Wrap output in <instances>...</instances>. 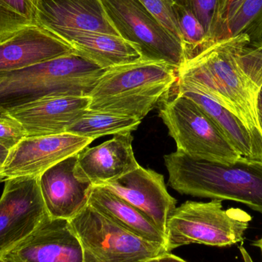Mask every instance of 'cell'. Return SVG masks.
Instances as JSON below:
<instances>
[{
	"instance_id": "cell-1",
	"label": "cell",
	"mask_w": 262,
	"mask_h": 262,
	"mask_svg": "<svg viewBox=\"0 0 262 262\" xmlns=\"http://www.w3.org/2000/svg\"><path fill=\"white\" fill-rule=\"evenodd\" d=\"M179 89L200 92L238 116L262 137L258 102L262 44L238 35L212 45L177 70Z\"/></svg>"
},
{
	"instance_id": "cell-2",
	"label": "cell",
	"mask_w": 262,
	"mask_h": 262,
	"mask_svg": "<svg viewBox=\"0 0 262 262\" xmlns=\"http://www.w3.org/2000/svg\"><path fill=\"white\" fill-rule=\"evenodd\" d=\"M169 186L182 195L243 203L262 214V162L206 161L180 150L163 157Z\"/></svg>"
},
{
	"instance_id": "cell-3",
	"label": "cell",
	"mask_w": 262,
	"mask_h": 262,
	"mask_svg": "<svg viewBox=\"0 0 262 262\" xmlns=\"http://www.w3.org/2000/svg\"><path fill=\"white\" fill-rule=\"evenodd\" d=\"M107 69L78 52L0 73V112L58 96L89 97Z\"/></svg>"
},
{
	"instance_id": "cell-4",
	"label": "cell",
	"mask_w": 262,
	"mask_h": 262,
	"mask_svg": "<svg viewBox=\"0 0 262 262\" xmlns=\"http://www.w3.org/2000/svg\"><path fill=\"white\" fill-rule=\"evenodd\" d=\"M177 79V69L166 63L140 61L111 68L89 95V109L142 121Z\"/></svg>"
},
{
	"instance_id": "cell-5",
	"label": "cell",
	"mask_w": 262,
	"mask_h": 262,
	"mask_svg": "<svg viewBox=\"0 0 262 262\" xmlns=\"http://www.w3.org/2000/svg\"><path fill=\"white\" fill-rule=\"evenodd\" d=\"M157 107L177 150L215 163H232L241 158L215 121L175 84Z\"/></svg>"
},
{
	"instance_id": "cell-6",
	"label": "cell",
	"mask_w": 262,
	"mask_h": 262,
	"mask_svg": "<svg viewBox=\"0 0 262 262\" xmlns=\"http://www.w3.org/2000/svg\"><path fill=\"white\" fill-rule=\"evenodd\" d=\"M252 216L238 208L223 209L222 200L186 201L176 208L166 224L167 252L189 244L226 247L240 243Z\"/></svg>"
},
{
	"instance_id": "cell-7",
	"label": "cell",
	"mask_w": 262,
	"mask_h": 262,
	"mask_svg": "<svg viewBox=\"0 0 262 262\" xmlns=\"http://www.w3.org/2000/svg\"><path fill=\"white\" fill-rule=\"evenodd\" d=\"M69 223L84 262H145L169 253L166 246L131 233L89 204Z\"/></svg>"
},
{
	"instance_id": "cell-8",
	"label": "cell",
	"mask_w": 262,
	"mask_h": 262,
	"mask_svg": "<svg viewBox=\"0 0 262 262\" xmlns=\"http://www.w3.org/2000/svg\"><path fill=\"white\" fill-rule=\"evenodd\" d=\"M109 21L121 38L137 48L142 61L180 69L186 63L183 45L139 0H101Z\"/></svg>"
},
{
	"instance_id": "cell-9",
	"label": "cell",
	"mask_w": 262,
	"mask_h": 262,
	"mask_svg": "<svg viewBox=\"0 0 262 262\" xmlns=\"http://www.w3.org/2000/svg\"><path fill=\"white\" fill-rule=\"evenodd\" d=\"M0 197V257L30 235L49 216L38 177L4 182Z\"/></svg>"
},
{
	"instance_id": "cell-10",
	"label": "cell",
	"mask_w": 262,
	"mask_h": 262,
	"mask_svg": "<svg viewBox=\"0 0 262 262\" xmlns=\"http://www.w3.org/2000/svg\"><path fill=\"white\" fill-rule=\"evenodd\" d=\"M93 141L70 133L26 137L9 150L0 172L2 182L39 177L54 165L78 154Z\"/></svg>"
},
{
	"instance_id": "cell-11",
	"label": "cell",
	"mask_w": 262,
	"mask_h": 262,
	"mask_svg": "<svg viewBox=\"0 0 262 262\" xmlns=\"http://www.w3.org/2000/svg\"><path fill=\"white\" fill-rule=\"evenodd\" d=\"M0 258L6 262H84L82 247L69 220L49 215Z\"/></svg>"
},
{
	"instance_id": "cell-12",
	"label": "cell",
	"mask_w": 262,
	"mask_h": 262,
	"mask_svg": "<svg viewBox=\"0 0 262 262\" xmlns=\"http://www.w3.org/2000/svg\"><path fill=\"white\" fill-rule=\"evenodd\" d=\"M102 186L141 211L165 234L177 200L168 192L163 175L140 166Z\"/></svg>"
},
{
	"instance_id": "cell-13",
	"label": "cell",
	"mask_w": 262,
	"mask_h": 262,
	"mask_svg": "<svg viewBox=\"0 0 262 262\" xmlns=\"http://www.w3.org/2000/svg\"><path fill=\"white\" fill-rule=\"evenodd\" d=\"M78 154L54 165L38 177L46 211L52 219L70 220L89 204L94 186L77 178Z\"/></svg>"
},
{
	"instance_id": "cell-14",
	"label": "cell",
	"mask_w": 262,
	"mask_h": 262,
	"mask_svg": "<svg viewBox=\"0 0 262 262\" xmlns=\"http://www.w3.org/2000/svg\"><path fill=\"white\" fill-rule=\"evenodd\" d=\"M131 132L116 134L113 138L78 154L75 175L93 186H104L140 166L133 150Z\"/></svg>"
},
{
	"instance_id": "cell-15",
	"label": "cell",
	"mask_w": 262,
	"mask_h": 262,
	"mask_svg": "<svg viewBox=\"0 0 262 262\" xmlns=\"http://www.w3.org/2000/svg\"><path fill=\"white\" fill-rule=\"evenodd\" d=\"M89 97L58 96L43 98L7 112L21 124L26 137L67 133L89 108Z\"/></svg>"
},
{
	"instance_id": "cell-16",
	"label": "cell",
	"mask_w": 262,
	"mask_h": 262,
	"mask_svg": "<svg viewBox=\"0 0 262 262\" xmlns=\"http://www.w3.org/2000/svg\"><path fill=\"white\" fill-rule=\"evenodd\" d=\"M36 23L52 34L82 30L120 36L101 0H36Z\"/></svg>"
},
{
	"instance_id": "cell-17",
	"label": "cell",
	"mask_w": 262,
	"mask_h": 262,
	"mask_svg": "<svg viewBox=\"0 0 262 262\" xmlns=\"http://www.w3.org/2000/svg\"><path fill=\"white\" fill-rule=\"evenodd\" d=\"M66 41L38 26H29L0 40V73L26 69L75 53Z\"/></svg>"
},
{
	"instance_id": "cell-18",
	"label": "cell",
	"mask_w": 262,
	"mask_h": 262,
	"mask_svg": "<svg viewBox=\"0 0 262 262\" xmlns=\"http://www.w3.org/2000/svg\"><path fill=\"white\" fill-rule=\"evenodd\" d=\"M52 34L103 69L142 61L137 48L118 35L82 30H59Z\"/></svg>"
},
{
	"instance_id": "cell-19",
	"label": "cell",
	"mask_w": 262,
	"mask_h": 262,
	"mask_svg": "<svg viewBox=\"0 0 262 262\" xmlns=\"http://www.w3.org/2000/svg\"><path fill=\"white\" fill-rule=\"evenodd\" d=\"M89 204L131 233L166 246L165 234L150 219L104 186H94Z\"/></svg>"
},
{
	"instance_id": "cell-20",
	"label": "cell",
	"mask_w": 262,
	"mask_h": 262,
	"mask_svg": "<svg viewBox=\"0 0 262 262\" xmlns=\"http://www.w3.org/2000/svg\"><path fill=\"white\" fill-rule=\"evenodd\" d=\"M179 92L195 101L218 125L229 143L240 156L262 162V137L250 130L235 114L209 97L188 89L177 87Z\"/></svg>"
},
{
	"instance_id": "cell-21",
	"label": "cell",
	"mask_w": 262,
	"mask_h": 262,
	"mask_svg": "<svg viewBox=\"0 0 262 262\" xmlns=\"http://www.w3.org/2000/svg\"><path fill=\"white\" fill-rule=\"evenodd\" d=\"M141 121L126 115L88 108L67 133L96 140L106 135L127 134L137 130Z\"/></svg>"
},
{
	"instance_id": "cell-22",
	"label": "cell",
	"mask_w": 262,
	"mask_h": 262,
	"mask_svg": "<svg viewBox=\"0 0 262 262\" xmlns=\"http://www.w3.org/2000/svg\"><path fill=\"white\" fill-rule=\"evenodd\" d=\"M243 34L252 42L262 44V0H240L225 26L220 41Z\"/></svg>"
},
{
	"instance_id": "cell-23",
	"label": "cell",
	"mask_w": 262,
	"mask_h": 262,
	"mask_svg": "<svg viewBox=\"0 0 262 262\" xmlns=\"http://www.w3.org/2000/svg\"><path fill=\"white\" fill-rule=\"evenodd\" d=\"M173 10L186 61L192 59L214 45L198 18L188 8L174 3Z\"/></svg>"
},
{
	"instance_id": "cell-24",
	"label": "cell",
	"mask_w": 262,
	"mask_h": 262,
	"mask_svg": "<svg viewBox=\"0 0 262 262\" xmlns=\"http://www.w3.org/2000/svg\"><path fill=\"white\" fill-rule=\"evenodd\" d=\"M36 25V0H0V40Z\"/></svg>"
},
{
	"instance_id": "cell-25",
	"label": "cell",
	"mask_w": 262,
	"mask_h": 262,
	"mask_svg": "<svg viewBox=\"0 0 262 262\" xmlns=\"http://www.w3.org/2000/svg\"><path fill=\"white\" fill-rule=\"evenodd\" d=\"M188 8L195 15L213 44L216 43L220 21V0H172Z\"/></svg>"
},
{
	"instance_id": "cell-26",
	"label": "cell",
	"mask_w": 262,
	"mask_h": 262,
	"mask_svg": "<svg viewBox=\"0 0 262 262\" xmlns=\"http://www.w3.org/2000/svg\"><path fill=\"white\" fill-rule=\"evenodd\" d=\"M144 7L170 32L181 41L177 26L172 0H139ZM182 43V42H181Z\"/></svg>"
},
{
	"instance_id": "cell-27",
	"label": "cell",
	"mask_w": 262,
	"mask_h": 262,
	"mask_svg": "<svg viewBox=\"0 0 262 262\" xmlns=\"http://www.w3.org/2000/svg\"><path fill=\"white\" fill-rule=\"evenodd\" d=\"M26 137L21 124L7 112H0V144L10 150Z\"/></svg>"
},
{
	"instance_id": "cell-28",
	"label": "cell",
	"mask_w": 262,
	"mask_h": 262,
	"mask_svg": "<svg viewBox=\"0 0 262 262\" xmlns=\"http://www.w3.org/2000/svg\"><path fill=\"white\" fill-rule=\"evenodd\" d=\"M239 1L240 0H220V21L216 42L221 39L225 26Z\"/></svg>"
},
{
	"instance_id": "cell-29",
	"label": "cell",
	"mask_w": 262,
	"mask_h": 262,
	"mask_svg": "<svg viewBox=\"0 0 262 262\" xmlns=\"http://www.w3.org/2000/svg\"><path fill=\"white\" fill-rule=\"evenodd\" d=\"M9 149L5 147L3 145L0 144V172H1L2 168H3L5 162H6L8 156H9ZM0 183H3V182H2L1 177H0Z\"/></svg>"
},
{
	"instance_id": "cell-30",
	"label": "cell",
	"mask_w": 262,
	"mask_h": 262,
	"mask_svg": "<svg viewBox=\"0 0 262 262\" xmlns=\"http://www.w3.org/2000/svg\"><path fill=\"white\" fill-rule=\"evenodd\" d=\"M162 259L163 262H187L170 253H166L162 255Z\"/></svg>"
},
{
	"instance_id": "cell-31",
	"label": "cell",
	"mask_w": 262,
	"mask_h": 262,
	"mask_svg": "<svg viewBox=\"0 0 262 262\" xmlns=\"http://www.w3.org/2000/svg\"><path fill=\"white\" fill-rule=\"evenodd\" d=\"M258 119H259L260 125H261V130H262V92H260L259 97H258Z\"/></svg>"
},
{
	"instance_id": "cell-32",
	"label": "cell",
	"mask_w": 262,
	"mask_h": 262,
	"mask_svg": "<svg viewBox=\"0 0 262 262\" xmlns=\"http://www.w3.org/2000/svg\"><path fill=\"white\" fill-rule=\"evenodd\" d=\"M239 249L241 251L242 255H243L245 262H253L252 258H251L250 255H249V254L248 253L247 251H246L244 247L240 246Z\"/></svg>"
},
{
	"instance_id": "cell-33",
	"label": "cell",
	"mask_w": 262,
	"mask_h": 262,
	"mask_svg": "<svg viewBox=\"0 0 262 262\" xmlns=\"http://www.w3.org/2000/svg\"><path fill=\"white\" fill-rule=\"evenodd\" d=\"M253 246H256V247L259 248L261 250L262 255V237L260 239L257 240V241L254 242Z\"/></svg>"
},
{
	"instance_id": "cell-34",
	"label": "cell",
	"mask_w": 262,
	"mask_h": 262,
	"mask_svg": "<svg viewBox=\"0 0 262 262\" xmlns=\"http://www.w3.org/2000/svg\"><path fill=\"white\" fill-rule=\"evenodd\" d=\"M145 262H163V259H162V255L161 256L157 257V258H152V259L148 260V261Z\"/></svg>"
},
{
	"instance_id": "cell-35",
	"label": "cell",
	"mask_w": 262,
	"mask_h": 262,
	"mask_svg": "<svg viewBox=\"0 0 262 262\" xmlns=\"http://www.w3.org/2000/svg\"><path fill=\"white\" fill-rule=\"evenodd\" d=\"M0 262H6V261H3V259H1V258H0Z\"/></svg>"
},
{
	"instance_id": "cell-36",
	"label": "cell",
	"mask_w": 262,
	"mask_h": 262,
	"mask_svg": "<svg viewBox=\"0 0 262 262\" xmlns=\"http://www.w3.org/2000/svg\"><path fill=\"white\" fill-rule=\"evenodd\" d=\"M261 92H262V87H261Z\"/></svg>"
}]
</instances>
